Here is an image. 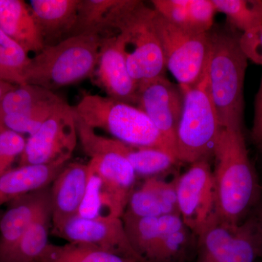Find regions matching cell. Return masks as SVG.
<instances>
[{"instance_id": "6da1fadb", "label": "cell", "mask_w": 262, "mask_h": 262, "mask_svg": "<svg viewBox=\"0 0 262 262\" xmlns=\"http://www.w3.org/2000/svg\"><path fill=\"white\" fill-rule=\"evenodd\" d=\"M213 156L217 218L229 225H239L251 214L260 187L248 156L244 129L222 127Z\"/></svg>"}, {"instance_id": "7a4b0ae2", "label": "cell", "mask_w": 262, "mask_h": 262, "mask_svg": "<svg viewBox=\"0 0 262 262\" xmlns=\"http://www.w3.org/2000/svg\"><path fill=\"white\" fill-rule=\"evenodd\" d=\"M155 9L140 0H116L105 24L115 32L131 77L138 83L165 75V58L153 24Z\"/></svg>"}, {"instance_id": "3957f363", "label": "cell", "mask_w": 262, "mask_h": 262, "mask_svg": "<svg viewBox=\"0 0 262 262\" xmlns=\"http://www.w3.org/2000/svg\"><path fill=\"white\" fill-rule=\"evenodd\" d=\"M209 34L207 77L221 126L244 129L248 58L239 43L241 34L225 30H211Z\"/></svg>"}, {"instance_id": "277c9868", "label": "cell", "mask_w": 262, "mask_h": 262, "mask_svg": "<svg viewBox=\"0 0 262 262\" xmlns=\"http://www.w3.org/2000/svg\"><path fill=\"white\" fill-rule=\"evenodd\" d=\"M102 38L78 34L46 45L31 58L26 82L53 91L89 77L97 67Z\"/></svg>"}, {"instance_id": "5b68a950", "label": "cell", "mask_w": 262, "mask_h": 262, "mask_svg": "<svg viewBox=\"0 0 262 262\" xmlns=\"http://www.w3.org/2000/svg\"><path fill=\"white\" fill-rule=\"evenodd\" d=\"M72 110L86 125L94 130L102 129L121 142L172 153L149 117L137 106L108 96L86 94Z\"/></svg>"}, {"instance_id": "8992f818", "label": "cell", "mask_w": 262, "mask_h": 262, "mask_svg": "<svg viewBox=\"0 0 262 262\" xmlns=\"http://www.w3.org/2000/svg\"><path fill=\"white\" fill-rule=\"evenodd\" d=\"M75 117L79 140L91 158L88 165L99 177L105 215L122 218L137 176L129 162L114 148L111 138L99 135L75 115Z\"/></svg>"}, {"instance_id": "52a82bcc", "label": "cell", "mask_w": 262, "mask_h": 262, "mask_svg": "<svg viewBox=\"0 0 262 262\" xmlns=\"http://www.w3.org/2000/svg\"><path fill=\"white\" fill-rule=\"evenodd\" d=\"M181 88L184 106L176 136V156L181 163L191 165L213 156L222 127L210 94L206 68L196 83Z\"/></svg>"}, {"instance_id": "ba28073f", "label": "cell", "mask_w": 262, "mask_h": 262, "mask_svg": "<svg viewBox=\"0 0 262 262\" xmlns=\"http://www.w3.org/2000/svg\"><path fill=\"white\" fill-rule=\"evenodd\" d=\"M132 247L145 262H187L196 250V237L179 214L140 218L123 213Z\"/></svg>"}, {"instance_id": "9c48e42d", "label": "cell", "mask_w": 262, "mask_h": 262, "mask_svg": "<svg viewBox=\"0 0 262 262\" xmlns=\"http://www.w3.org/2000/svg\"><path fill=\"white\" fill-rule=\"evenodd\" d=\"M153 24L163 50L166 69L181 87L203 77L210 51V34L192 32L170 23L155 10Z\"/></svg>"}, {"instance_id": "30bf717a", "label": "cell", "mask_w": 262, "mask_h": 262, "mask_svg": "<svg viewBox=\"0 0 262 262\" xmlns=\"http://www.w3.org/2000/svg\"><path fill=\"white\" fill-rule=\"evenodd\" d=\"M195 262H256L262 239L252 215L237 225L215 217L198 237Z\"/></svg>"}, {"instance_id": "8fae6325", "label": "cell", "mask_w": 262, "mask_h": 262, "mask_svg": "<svg viewBox=\"0 0 262 262\" xmlns=\"http://www.w3.org/2000/svg\"><path fill=\"white\" fill-rule=\"evenodd\" d=\"M78 134L72 106L61 104L33 135L20 155L19 166L68 163Z\"/></svg>"}, {"instance_id": "7c38bea8", "label": "cell", "mask_w": 262, "mask_h": 262, "mask_svg": "<svg viewBox=\"0 0 262 262\" xmlns=\"http://www.w3.org/2000/svg\"><path fill=\"white\" fill-rule=\"evenodd\" d=\"M179 214L196 237L216 217L213 170L209 160L191 164L179 176L177 184Z\"/></svg>"}, {"instance_id": "4fadbf2b", "label": "cell", "mask_w": 262, "mask_h": 262, "mask_svg": "<svg viewBox=\"0 0 262 262\" xmlns=\"http://www.w3.org/2000/svg\"><path fill=\"white\" fill-rule=\"evenodd\" d=\"M183 106L182 88L165 75L139 84L136 106L147 115L175 156L176 136Z\"/></svg>"}, {"instance_id": "5bb4252c", "label": "cell", "mask_w": 262, "mask_h": 262, "mask_svg": "<svg viewBox=\"0 0 262 262\" xmlns=\"http://www.w3.org/2000/svg\"><path fill=\"white\" fill-rule=\"evenodd\" d=\"M52 234L69 243L91 245L122 257L145 262L131 246L122 218L88 220L76 215Z\"/></svg>"}, {"instance_id": "9a60e30c", "label": "cell", "mask_w": 262, "mask_h": 262, "mask_svg": "<svg viewBox=\"0 0 262 262\" xmlns=\"http://www.w3.org/2000/svg\"><path fill=\"white\" fill-rule=\"evenodd\" d=\"M96 69L98 82L108 97L136 105L139 83L130 75L115 34L103 37Z\"/></svg>"}, {"instance_id": "2e32d148", "label": "cell", "mask_w": 262, "mask_h": 262, "mask_svg": "<svg viewBox=\"0 0 262 262\" xmlns=\"http://www.w3.org/2000/svg\"><path fill=\"white\" fill-rule=\"evenodd\" d=\"M50 205V186L10 202L0 220V262L5 261L29 227Z\"/></svg>"}, {"instance_id": "e0dca14e", "label": "cell", "mask_w": 262, "mask_h": 262, "mask_svg": "<svg viewBox=\"0 0 262 262\" xmlns=\"http://www.w3.org/2000/svg\"><path fill=\"white\" fill-rule=\"evenodd\" d=\"M88 179V164L76 162L67 163L52 183V232L77 215L85 194Z\"/></svg>"}, {"instance_id": "ac0fdd59", "label": "cell", "mask_w": 262, "mask_h": 262, "mask_svg": "<svg viewBox=\"0 0 262 262\" xmlns=\"http://www.w3.org/2000/svg\"><path fill=\"white\" fill-rule=\"evenodd\" d=\"M177 179L178 177L170 182L159 177L146 179L139 189L131 193L125 212L140 218L179 214Z\"/></svg>"}, {"instance_id": "d6986e66", "label": "cell", "mask_w": 262, "mask_h": 262, "mask_svg": "<svg viewBox=\"0 0 262 262\" xmlns=\"http://www.w3.org/2000/svg\"><path fill=\"white\" fill-rule=\"evenodd\" d=\"M67 163L22 165L0 177V207L19 196L50 186Z\"/></svg>"}, {"instance_id": "ffe728a7", "label": "cell", "mask_w": 262, "mask_h": 262, "mask_svg": "<svg viewBox=\"0 0 262 262\" xmlns=\"http://www.w3.org/2000/svg\"><path fill=\"white\" fill-rule=\"evenodd\" d=\"M0 29L28 53L46 46L29 5L20 0H0Z\"/></svg>"}, {"instance_id": "44dd1931", "label": "cell", "mask_w": 262, "mask_h": 262, "mask_svg": "<svg viewBox=\"0 0 262 262\" xmlns=\"http://www.w3.org/2000/svg\"><path fill=\"white\" fill-rule=\"evenodd\" d=\"M80 2V0L30 1L29 8L45 43L46 40L51 41L64 34H68L70 37L77 20Z\"/></svg>"}, {"instance_id": "7402d4cb", "label": "cell", "mask_w": 262, "mask_h": 262, "mask_svg": "<svg viewBox=\"0 0 262 262\" xmlns=\"http://www.w3.org/2000/svg\"><path fill=\"white\" fill-rule=\"evenodd\" d=\"M112 144L130 164L136 176L159 177L180 164L177 157L159 148L137 147L111 138Z\"/></svg>"}, {"instance_id": "603a6c76", "label": "cell", "mask_w": 262, "mask_h": 262, "mask_svg": "<svg viewBox=\"0 0 262 262\" xmlns=\"http://www.w3.org/2000/svg\"><path fill=\"white\" fill-rule=\"evenodd\" d=\"M51 226V206L29 227L4 262H39L48 245Z\"/></svg>"}, {"instance_id": "cb8c5ba5", "label": "cell", "mask_w": 262, "mask_h": 262, "mask_svg": "<svg viewBox=\"0 0 262 262\" xmlns=\"http://www.w3.org/2000/svg\"><path fill=\"white\" fill-rule=\"evenodd\" d=\"M39 262H141L103 251L91 245L49 244Z\"/></svg>"}, {"instance_id": "d4e9b609", "label": "cell", "mask_w": 262, "mask_h": 262, "mask_svg": "<svg viewBox=\"0 0 262 262\" xmlns=\"http://www.w3.org/2000/svg\"><path fill=\"white\" fill-rule=\"evenodd\" d=\"M30 62L24 48L0 29V80L17 86L27 84Z\"/></svg>"}, {"instance_id": "484cf974", "label": "cell", "mask_w": 262, "mask_h": 262, "mask_svg": "<svg viewBox=\"0 0 262 262\" xmlns=\"http://www.w3.org/2000/svg\"><path fill=\"white\" fill-rule=\"evenodd\" d=\"M58 98L59 96L53 91L34 84L15 86L0 101V119L7 115L26 113L35 106Z\"/></svg>"}, {"instance_id": "4316f807", "label": "cell", "mask_w": 262, "mask_h": 262, "mask_svg": "<svg viewBox=\"0 0 262 262\" xmlns=\"http://www.w3.org/2000/svg\"><path fill=\"white\" fill-rule=\"evenodd\" d=\"M234 29L243 33L262 25V0H212Z\"/></svg>"}, {"instance_id": "83f0119b", "label": "cell", "mask_w": 262, "mask_h": 262, "mask_svg": "<svg viewBox=\"0 0 262 262\" xmlns=\"http://www.w3.org/2000/svg\"><path fill=\"white\" fill-rule=\"evenodd\" d=\"M115 2L116 0H80L77 20L70 36L96 34L103 37L106 17Z\"/></svg>"}, {"instance_id": "f1b7e54d", "label": "cell", "mask_w": 262, "mask_h": 262, "mask_svg": "<svg viewBox=\"0 0 262 262\" xmlns=\"http://www.w3.org/2000/svg\"><path fill=\"white\" fill-rule=\"evenodd\" d=\"M64 102L59 97L35 106L26 113L7 115L0 119V125L18 133L20 135L27 134L29 136H32L40 128L44 122Z\"/></svg>"}, {"instance_id": "f546056e", "label": "cell", "mask_w": 262, "mask_h": 262, "mask_svg": "<svg viewBox=\"0 0 262 262\" xmlns=\"http://www.w3.org/2000/svg\"><path fill=\"white\" fill-rule=\"evenodd\" d=\"M26 143L22 135L0 125V164L5 170H9L15 158L22 155Z\"/></svg>"}, {"instance_id": "4dcf8cb0", "label": "cell", "mask_w": 262, "mask_h": 262, "mask_svg": "<svg viewBox=\"0 0 262 262\" xmlns=\"http://www.w3.org/2000/svg\"><path fill=\"white\" fill-rule=\"evenodd\" d=\"M239 43L248 60L262 66V25L241 34Z\"/></svg>"}, {"instance_id": "1f68e13d", "label": "cell", "mask_w": 262, "mask_h": 262, "mask_svg": "<svg viewBox=\"0 0 262 262\" xmlns=\"http://www.w3.org/2000/svg\"><path fill=\"white\" fill-rule=\"evenodd\" d=\"M251 139L256 149L262 152V76L256 99H255L254 119Z\"/></svg>"}, {"instance_id": "d6a6232c", "label": "cell", "mask_w": 262, "mask_h": 262, "mask_svg": "<svg viewBox=\"0 0 262 262\" xmlns=\"http://www.w3.org/2000/svg\"><path fill=\"white\" fill-rule=\"evenodd\" d=\"M259 184L258 198L250 215H252L253 218L254 219L262 239V183L259 182Z\"/></svg>"}, {"instance_id": "836d02e7", "label": "cell", "mask_w": 262, "mask_h": 262, "mask_svg": "<svg viewBox=\"0 0 262 262\" xmlns=\"http://www.w3.org/2000/svg\"><path fill=\"white\" fill-rule=\"evenodd\" d=\"M15 87L13 84L8 83V82H4V81L0 80V101L8 91L13 89Z\"/></svg>"}, {"instance_id": "e575fe53", "label": "cell", "mask_w": 262, "mask_h": 262, "mask_svg": "<svg viewBox=\"0 0 262 262\" xmlns=\"http://www.w3.org/2000/svg\"><path fill=\"white\" fill-rule=\"evenodd\" d=\"M7 170H5V169L2 166L1 164H0V177H1V176Z\"/></svg>"}, {"instance_id": "d590c367", "label": "cell", "mask_w": 262, "mask_h": 262, "mask_svg": "<svg viewBox=\"0 0 262 262\" xmlns=\"http://www.w3.org/2000/svg\"><path fill=\"white\" fill-rule=\"evenodd\" d=\"M3 213H2V212L0 211V220H1V217H2V215H3Z\"/></svg>"}]
</instances>
